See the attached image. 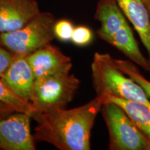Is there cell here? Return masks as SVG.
Instances as JSON below:
<instances>
[{
    "label": "cell",
    "instance_id": "cell-1",
    "mask_svg": "<svg viewBox=\"0 0 150 150\" xmlns=\"http://www.w3.org/2000/svg\"><path fill=\"white\" fill-rule=\"evenodd\" d=\"M106 102L104 95L79 107L56 109L33 116L38 122L35 142H45L60 150L91 149V131L97 114Z\"/></svg>",
    "mask_w": 150,
    "mask_h": 150
},
{
    "label": "cell",
    "instance_id": "cell-2",
    "mask_svg": "<svg viewBox=\"0 0 150 150\" xmlns=\"http://www.w3.org/2000/svg\"><path fill=\"white\" fill-rule=\"evenodd\" d=\"M95 19L100 23L97 34L135 64L150 72L148 59L140 51L126 16L115 0H99Z\"/></svg>",
    "mask_w": 150,
    "mask_h": 150
},
{
    "label": "cell",
    "instance_id": "cell-3",
    "mask_svg": "<svg viewBox=\"0 0 150 150\" xmlns=\"http://www.w3.org/2000/svg\"><path fill=\"white\" fill-rule=\"evenodd\" d=\"M93 88L97 95H107L140 102L150 108V97L143 88L122 72L108 53L96 52L91 63Z\"/></svg>",
    "mask_w": 150,
    "mask_h": 150
},
{
    "label": "cell",
    "instance_id": "cell-4",
    "mask_svg": "<svg viewBox=\"0 0 150 150\" xmlns=\"http://www.w3.org/2000/svg\"><path fill=\"white\" fill-rule=\"evenodd\" d=\"M71 70H65L35 79L31 101L33 116L50 110L65 108L72 101L80 80Z\"/></svg>",
    "mask_w": 150,
    "mask_h": 150
},
{
    "label": "cell",
    "instance_id": "cell-5",
    "mask_svg": "<svg viewBox=\"0 0 150 150\" xmlns=\"http://www.w3.org/2000/svg\"><path fill=\"white\" fill-rule=\"evenodd\" d=\"M56 22L51 13L40 12L20 29L0 33L2 46L14 54L29 55L55 38Z\"/></svg>",
    "mask_w": 150,
    "mask_h": 150
},
{
    "label": "cell",
    "instance_id": "cell-6",
    "mask_svg": "<svg viewBox=\"0 0 150 150\" xmlns=\"http://www.w3.org/2000/svg\"><path fill=\"white\" fill-rule=\"evenodd\" d=\"M109 134L110 150H150V140L115 103L106 101L100 110Z\"/></svg>",
    "mask_w": 150,
    "mask_h": 150
},
{
    "label": "cell",
    "instance_id": "cell-7",
    "mask_svg": "<svg viewBox=\"0 0 150 150\" xmlns=\"http://www.w3.org/2000/svg\"><path fill=\"white\" fill-rule=\"evenodd\" d=\"M31 116L15 112L0 120V149L4 150H35V140L30 129Z\"/></svg>",
    "mask_w": 150,
    "mask_h": 150
},
{
    "label": "cell",
    "instance_id": "cell-8",
    "mask_svg": "<svg viewBox=\"0 0 150 150\" xmlns=\"http://www.w3.org/2000/svg\"><path fill=\"white\" fill-rule=\"evenodd\" d=\"M40 12L36 0H0V33L20 29Z\"/></svg>",
    "mask_w": 150,
    "mask_h": 150
},
{
    "label": "cell",
    "instance_id": "cell-9",
    "mask_svg": "<svg viewBox=\"0 0 150 150\" xmlns=\"http://www.w3.org/2000/svg\"><path fill=\"white\" fill-rule=\"evenodd\" d=\"M35 79L65 70H71L72 59L51 43L27 55Z\"/></svg>",
    "mask_w": 150,
    "mask_h": 150
},
{
    "label": "cell",
    "instance_id": "cell-10",
    "mask_svg": "<svg viewBox=\"0 0 150 150\" xmlns=\"http://www.w3.org/2000/svg\"><path fill=\"white\" fill-rule=\"evenodd\" d=\"M1 79L15 93L31 104L35 77L27 55L15 54L12 63Z\"/></svg>",
    "mask_w": 150,
    "mask_h": 150
},
{
    "label": "cell",
    "instance_id": "cell-11",
    "mask_svg": "<svg viewBox=\"0 0 150 150\" xmlns=\"http://www.w3.org/2000/svg\"><path fill=\"white\" fill-rule=\"evenodd\" d=\"M146 48L150 67V18L142 0H115Z\"/></svg>",
    "mask_w": 150,
    "mask_h": 150
},
{
    "label": "cell",
    "instance_id": "cell-12",
    "mask_svg": "<svg viewBox=\"0 0 150 150\" xmlns=\"http://www.w3.org/2000/svg\"><path fill=\"white\" fill-rule=\"evenodd\" d=\"M106 101L119 105L127 112L138 128L150 140V108L142 103L107 96Z\"/></svg>",
    "mask_w": 150,
    "mask_h": 150
},
{
    "label": "cell",
    "instance_id": "cell-13",
    "mask_svg": "<svg viewBox=\"0 0 150 150\" xmlns=\"http://www.w3.org/2000/svg\"><path fill=\"white\" fill-rule=\"evenodd\" d=\"M0 101L12 106L18 112L29 114L31 117L34 113L31 105L15 93L1 78H0Z\"/></svg>",
    "mask_w": 150,
    "mask_h": 150
},
{
    "label": "cell",
    "instance_id": "cell-14",
    "mask_svg": "<svg viewBox=\"0 0 150 150\" xmlns=\"http://www.w3.org/2000/svg\"><path fill=\"white\" fill-rule=\"evenodd\" d=\"M113 61L115 65L122 72L139 83L150 97V81L142 74L134 63L129 60L117 59L114 58Z\"/></svg>",
    "mask_w": 150,
    "mask_h": 150
},
{
    "label": "cell",
    "instance_id": "cell-15",
    "mask_svg": "<svg viewBox=\"0 0 150 150\" xmlns=\"http://www.w3.org/2000/svg\"><path fill=\"white\" fill-rule=\"evenodd\" d=\"M93 37V31L89 27L78 26L74 28L71 42L78 47H86L92 42Z\"/></svg>",
    "mask_w": 150,
    "mask_h": 150
},
{
    "label": "cell",
    "instance_id": "cell-16",
    "mask_svg": "<svg viewBox=\"0 0 150 150\" xmlns=\"http://www.w3.org/2000/svg\"><path fill=\"white\" fill-rule=\"evenodd\" d=\"M74 27L70 20L62 19L56 21L54 27V35L62 42H69L72 39Z\"/></svg>",
    "mask_w": 150,
    "mask_h": 150
},
{
    "label": "cell",
    "instance_id": "cell-17",
    "mask_svg": "<svg viewBox=\"0 0 150 150\" xmlns=\"http://www.w3.org/2000/svg\"><path fill=\"white\" fill-rule=\"evenodd\" d=\"M15 54L7 49L0 46V78L3 76L14 59Z\"/></svg>",
    "mask_w": 150,
    "mask_h": 150
},
{
    "label": "cell",
    "instance_id": "cell-18",
    "mask_svg": "<svg viewBox=\"0 0 150 150\" xmlns=\"http://www.w3.org/2000/svg\"><path fill=\"white\" fill-rule=\"evenodd\" d=\"M16 111V108L13 107L12 106L0 101V120L5 119Z\"/></svg>",
    "mask_w": 150,
    "mask_h": 150
},
{
    "label": "cell",
    "instance_id": "cell-19",
    "mask_svg": "<svg viewBox=\"0 0 150 150\" xmlns=\"http://www.w3.org/2000/svg\"><path fill=\"white\" fill-rule=\"evenodd\" d=\"M143 3L145 4L146 8L148 11V13H149V18H150V0H142Z\"/></svg>",
    "mask_w": 150,
    "mask_h": 150
},
{
    "label": "cell",
    "instance_id": "cell-20",
    "mask_svg": "<svg viewBox=\"0 0 150 150\" xmlns=\"http://www.w3.org/2000/svg\"><path fill=\"white\" fill-rule=\"evenodd\" d=\"M0 46H2V44H1V38H0Z\"/></svg>",
    "mask_w": 150,
    "mask_h": 150
}]
</instances>
